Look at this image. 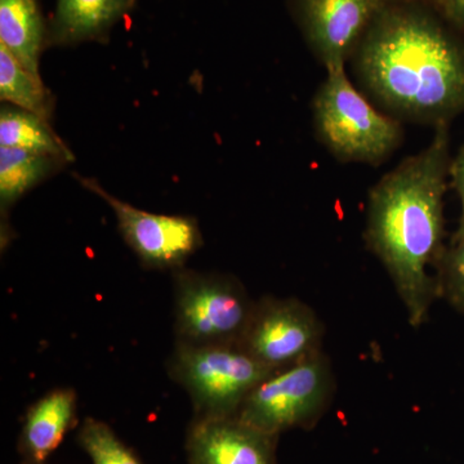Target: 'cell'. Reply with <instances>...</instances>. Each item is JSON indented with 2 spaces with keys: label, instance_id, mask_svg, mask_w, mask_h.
Returning <instances> with one entry per match:
<instances>
[{
  "label": "cell",
  "instance_id": "obj_20",
  "mask_svg": "<svg viewBox=\"0 0 464 464\" xmlns=\"http://www.w3.org/2000/svg\"><path fill=\"white\" fill-rule=\"evenodd\" d=\"M438 9L454 29L464 33V0H439Z\"/></svg>",
  "mask_w": 464,
  "mask_h": 464
},
{
  "label": "cell",
  "instance_id": "obj_13",
  "mask_svg": "<svg viewBox=\"0 0 464 464\" xmlns=\"http://www.w3.org/2000/svg\"><path fill=\"white\" fill-rule=\"evenodd\" d=\"M0 44L34 75L45 45V27L38 0H0Z\"/></svg>",
  "mask_w": 464,
  "mask_h": 464
},
{
  "label": "cell",
  "instance_id": "obj_8",
  "mask_svg": "<svg viewBox=\"0 0 464 464\" xmlns=\"http://www.w3.org/2000/svg\"><path fill=\"white\" fill-rule=\"evenodd\" d=\"M323 334L322 322L304 302L265 297L256 302L240 346L274 373L323 351Z\"/></svg>",
  "mask_w": 464,
  "mask_h": 464
},
{
  "label": "cell",
  "instance_id": "obj_12",
  "mask_svg": "<svg viewBox=\"0 0 464 464\" xmlns=\"http://www.w3.org/2000/svg\"><path fill=\"white\" fill-rule=\"evenodd\" d=\"M78 396L72 389L45 393L29 409L23 430L24 450L34 463L41 464L53 453L75 422Z\"/></svg>",
  "mask_w": 464,
  "mask_h": 464
},
{
  "label": "cell",
  "instance_id": "obj_16",
  "mask_svg": "<svg viewBox=\"0 0 464 464\" xmlns=\"http://www.w3.org/2000/svg\"><path fill=\"white\" fill-rule=\"evenodd\" d=\"M0 100L51 121L54 100L42 76L25 69L0 44Z\"/></svg>",
  "mask_w": 464,
  "mask_h": 464
},
{
  "label": "cell",
  "instance_id": "obj_4",
  "mask_svg": "<svg viewBox=\"0 0 464 464\" xmlns=\"http://www.w3.org/2000/svg\"><path fill=\"white\" fill-rule=\"evenodd\" d=\"M176 343L188 346L240 344L256 302L234 276L173 271Z\"/></svg>",
  "mask_w": 464,
  "mask_h": 464
},
{
  "label": "cell",
  "instance_id": "obj_18",
  "mask_svg": "<svg viewBox=\"0 0 464 464\" xmlns=\"http://www.w3.org/2000/svg\"><path fill=\"white\" fill-rule=\"evenodd\" d=\"M435 270L439 298L464 313V239L445 246Z\"/></svg>",
  "mask_w": 464,
  "mask_h": 464
},
{
  "label": "cell",
  "instance_id": "obj_3",
  "mask_svg": "<svg viewBox=\"0 0 464 464\" xmlns=\"http://www.w3.org/2000/svg\"><path fill=\"white\" fill-rule=\"evenodd\" d=\"M313 112L317 139L343 163L380 166L404 139L399 119L378 111L351 83L346 67L326 72Z\"/></svg>",
  "mask_w": 464,
  "mask_h": 464
},
{
  "label": "cell",
  "instance_id": "obj_5",
  "mask_svg": "<svg viewBox=\"0 0 464 464\" xmlns=\"http://www.w3.org/2000/svg\"><path fill=\"white\" fill-rule=\"evenodd\" d=\"M268 371L240 344L176 343L169 375L188 393L199 418L237 417L241 405Z\"/></svg>",
  "mask_w": 464,
  "mask_h": 464
},
{
  "label": "cell",
  "instance_id": "obj_15",
  "mask_svg": "<svg viewBox=\"0 0 464 464\" xmlns=\"http://www.w3.org/2000/svg\"><path fill=\"white\" fill-rule=\"evenodd\" d=\"M0 148L50 155L67 164L74 160L72 150L52 130L50 121L12 105L0 110Z\"/></svg>",
  "mask_w": 464,
  "mask_h": 464
},
{
  "label": "cell",
  "instance_id": "obj_9",
  "mask_svg": "<svg viewBox=\"0 0 464 464\" xmlns=\"http://www.w3.org/2000/svg\"><path fill=\"white\" fill-rule=\"evenodd\" d=\"M390 0H293L308 47L326 72L343 69Z\"/></svg>",
  "mask_w": 464,
  "mask_h": 464
},
{
  "label": "cell",
  "instance_id": "obj_11",
  "mask_svg": "<svg viewBox=\"0 0 464 464\" xmlns=\"http://www.w3.org/2000/svg\"><path fill=\"white\" fill-rule=\"evenodd\" d=\"M133 5L134 0H57L50 41L56 45L100 41Z\"/></svg>",
  "mask_w": 464,
  "mask_h": 464
},
{
  "label": "cell",
  "instance_id": "obj_6",
  "mask_svg": "<svg viewBox=\"0 0 464 464\" xmlns=\"http://www.w3.org/2000/svg\"><path fill=\"white\" fill-rule=\"evenodd\" d=\"M334 387L331 362L320 351L268 375L249 393L237 418L275 438L315 422L331 402Z\"/></svg>",
  "mask_w": 464,
  "mask_h": 464
},
{
  "label": "cell",
  "instance_id": "obj_19",
  "mask_svg": "<svg viewBox=\"0 0 464 464\" xmlns=\"http://www.w3.org/2000/svg\"><path fill=\"white\" fill-rule=\"evenodd\" d=\"M449 177L451 179V185L457 191L460 201L459 225H458L456 234L451 241H459L464 239V143L456 157L451 158Z\"/></svg>",
  "mask_w": 464,
  "mask_h": 464
},
{
  "label": "cell",
  "instance_id": "obj_7",
  "mask_svg": "<svg viewBox=\"0 0 464 464\" xmlns=\"http://www.w3.org/2000/svg\"><path fill=\"white\" fill-rule=\"evenodd\" d=\"M75 179L111 208L121 237L145 267L179 270L203 246V234L194 217L146 212L118 199L94 179Z\"/></svg>",
  "mask_w": 464,
  "mask_h": 464
},
{
  "label": "cell",
  "instance_id": "obj_14",
  "mask_svg": "<svg viewBox=\"0 0 464 464\" xmlns=\"http://www.w3.org/2000/svg\"><path fill=\"white\" fill-rule=\"evenodd\" d=\"M66 161L25 150L0 148V210L2 219L26 192L66 166Z\"/></svg>",
  "mask_w": 464,
  "mask_h": 464
},
{
  "label": "cell",
  "instance_id": "obj_17",
  "mask_svg": "<svg viewBox=\"0 0 464 464\" xmlns=\"http://www.w3.org/2000/svg\"><path fill=\"white\" fill-rule=\"evenodd\" d=\"M79 442L93 464H142L108 424L93 418L84 420Z\"/></svg>",
  "mask_w": 464,
  "mask_h": 464
},
{
  "label": "cell",
  "instance_id": "obj_21",
  "mask_svg": "<svg viewBox=\"0 0 464 464\" xmlns=\"http://www.w3.org/2000/svg\"><path fill=\"white\" fill-rule=\"evenodd\" d=\"M390 2H420L427 3V5H435V7H438L439 0H390Z\"/></svg>",
  "mask_w": 464,
  "mask_h": 464
},
{
  "label": "cell",
  "instance_id": "obj_2",
  "mask_svg": "<svg viewBox=\"0 0 464 464\" xmlns=\"http://www.w3.org/2000/svg\"><path fill=\"white\" fill-rule=\"evenodd\" d=\"M435 127L431 142L375 183L366 203V246L390 275L414 328L439 298L436 268L445 246L444 198L450 173V130Z\"/></svg>",
  "mask_w": 464,
  "mask_h": 464
},
{
  "label": "cell",
  "instance_id": "obj_10",
  "mask_svg": "<svg viewBox=\"0 0 464 464\" xmlns=\"http://www.w3.org/2000/svg\"><path fill=\"white\" fill-rule=\"evenodd\" d=\"M274 436L237 417L199 418L188 435L191 464H275Z\"/></svg>",
  "mask_w": 464,
  "mask_h": 464
},
{
  "label": "cell",
  "instance_id": "obj_1",
  "mask_svg": "<svg viewBox=\"0 0 464 464\" xmlns=\"http://www.w3.org/2000/svg\"><path fill=\"white\" fill-rule=\"evenodd\" d=\"M351 61L395 118L438 127L464 112V41L435 5L387 3Z\"/></svg>",
  "mask_w": 464,
  "mask_h": 464
}]
</instances>
